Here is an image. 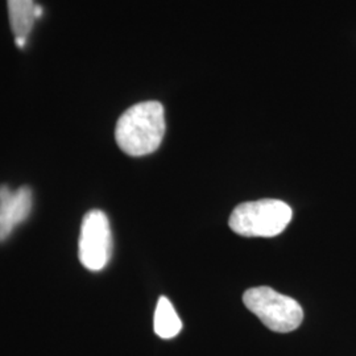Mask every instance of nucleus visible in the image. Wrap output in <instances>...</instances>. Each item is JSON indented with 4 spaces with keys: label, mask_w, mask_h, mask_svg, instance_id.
<instances>
[{
    "label": "nucleus",
    "mask_w": 356,
    "mask_h": 356,
    "mask_svg": "<svg viewBox=\"0 0 356 356\" xmlns=\"http://www.w3.org/2000/svg\"><path fill=\"white\" fill-rule=\"evenodd\" d=\"M165 128V111L161 103H138L119 118L115 139L123 152L140 157L154 152L160 147Z\"/></svg>",
    "instance_id": "nucleus-1"
},
{
    "label": "nucleus",
    "mask_w": 356,
    "mask_h": 356,
    "mask_svg": "<svg viewBox=\"0 0 356 356\" xmlns=\"http://www.w3.org/2000/svg\"><path fill=\"white\" fill-rule=\"evenodd\" d=\"M291 206L280 200L244 202L234 209L229 229L245 238H273L280 235L292 220Z\"/></svg>",
    "instance_id": "nucleus-2"
},
{
    "label": "nucleus",
    "mask_w": 356,
    "mask_h": 356,
    "mask_svg": "<svg viewBox=\"0 0 356 356\" xmlns=\"http://www.w3.org/2000/svg\"><path fill=\"white\" fill-rule=\"evenodd\" d=\"M153 327L156 335L163 339H172L182 330V322L178 317L177 312L166 297H160L156 305Z\"/></svg>",
    "instance_id": "nucleus-6"
},
{
    "label": "nucleus",
    "mask_w": 356,
    "mask_h": 356,
    "mask_svg": "<svg viewBox=\"0 0 356 356\" xmlns=\"http://www.w3.org/2000/svg\"><path fill=\"white\" fill-rule=\"evenodd\" d=\"M26 38H16V45L19 47V48H24V45H26Z\"/></svg>",
    "instance_id": "nucleus-8"
},
{
    "label": "nucleus",
    "mask_w": 356,
    "mask_h": 356,
    "mask_svg": "<svg viewBox=\"0 0 356 356\" xmlns=\"http://www.w3.org/2000/svg\"><path fill=\"white\" fill-rule=\"evenodd\" d=\"M32 210V191L20 188L13 191L0 186V242L6 241L16 226L24 222Z\"/></svg>",
    "instance_id": "nucleus-5"
},
{
    "label": "nucleus",
    "mask_w": 356,
    "mask_h": 356,
    "mask_svg": "<svg viewBox=\"0 0 356 356\" xmlns=\"http://www.w3.org/2000/svg\"><path fill=\"white\" fill-rule=\"evenodd\" d=\"M8 15L16 38H24L29 35L36 20V6L33 0H7Z\"/></svg>",
    "instance_id": "nucleus-7"
},
{
    "label": "nucleus",
    "mask_w": 356,
    "mask_h": 356,
    "mask_svg": "<svg viewBox=\"0 0 356 356\" xmlns=\"http://www.w3.org/2000/svg\"><path fill=\"white\" fill-rule=\"evenodd\" d=\"M243 302L269 330L275 332L294 331L304 319V310L296 300L269 286L248 289L243 294Z\"/></svg>",
    "instance_id": "nucleus-3"
},
{
    "label": "nucleus",
    "mask_w": 356,
    "mask_h": 356,
    "mask_svg": "<svg viewBox=\"0 0 356 356\" xmlns=\"http://www.w3.org/2000/svg\"><path fill=\"white\" fill-rule=\"evenodd\" d=\"M113 254V235L107 216L101 210L89 211L81 226L78 257L89 270L98 272L106 267Z\"/></svg>",
    "instance_id": "nucleus-4"
}]
</instances>
